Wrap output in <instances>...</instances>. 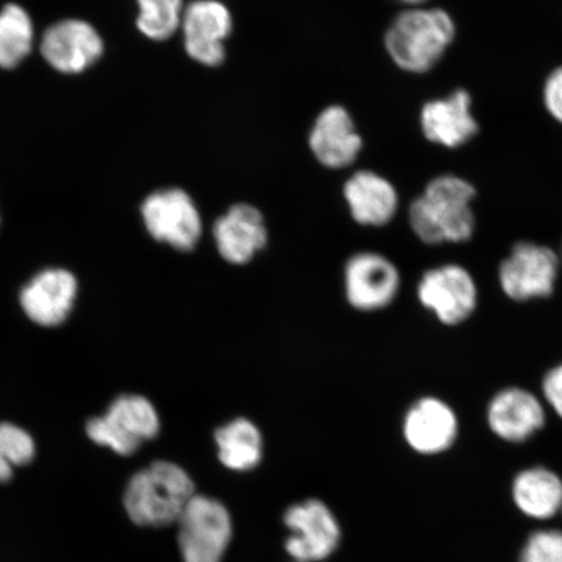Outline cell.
I'll list each match as a JSON object with an SVG mask.
<instances>
[{
    "label": "cell",
    "instance_id": "obj_1",
    "mask_svg": "<svg viewBox=\"0 0 562 562\" xmlns=\"http://www.w3.org/2000/svg\"><path fill=\"white\" fill-rule=\"evenodd\" d=\"M474 188L457 176H440L427 186L411 206V226L426 244L462 243L475 226L472 203Z\"/></svg>",
    "mask_w": 562,
    "mask_h": 562
},
{
    "label": "cell",
    "instance_id": "obj_2",
    "mask_svg": "<svg viewBox=\"0 0 562 562\" xmlns=\"http://www.w3.org/2000/svg\"><path fill=\"white\" fill-rule=\"evenodd\" d=\"M194 495V483L184 469L158 461L132 476L124 507L138 526L165 527L179 522Z\"/></svg>",
    "mask_w": 562,
    "mask_h": 562
},
{
    "label": "cell",
    "instance_id": "obj_3",
    "mask_svg": "<svg viewBox=\"0 0 562 562\" xmlns=\"http://www.w3.org/2000/svg\"><path fill=\"white\" fill-rule=\"evenodd\" d=\"M454 37V25L441 10H413L400 15L386 33L385 46L396 65L411 72L432 68Z\"/></svg>",
    "mask_w": 562,
    "mask_h": 562
},
{
    "label": "cell",
    "instance_id": "obj_4",
    "mask_svg": "<svg viewBox=\"0 0 562 562\" xmlns=\"http://www.w3.org/2000/svg\"><path fill=\"white\" fill-rule=\"evenodd\" d=\"M159 428L158 413L149 400L126 395L116 398L104 417L91 419L87 432L97 445L131 456L143 442L156 438Z\"/></svg>",
    "mask_w": 562,
    "mask_h": 562
},
{
    "label": "cell",
    "instance_id": "obj_5",
    "mask_svg": "<svg viewBox=\"0 0 562 562\" xmlns=\"http://www.w3.org/2000/svg\"><path fill=\"white\" fill-rule=\"evenodd\" d=\"M178 524L184 562H222L232 538V521L221 502L194 495Z\"/></svg>",
    "mask_w": 562,
    "mask_h": 562
},
{
    "label": "cell",
    "instance_id": "obj_6",
    "mask_svg": "<svg viewBox=\"0 0 562 562\" xmlns=\"http://www.w3.org/2000/svg\"><path fill=\"white\" fill-rule=\"evenodd\" d=\"M144 222L157 241L180 251H191L200 243L202 221L194 202L180 189L156 192L144 202Z\"/></svg>",
    "mask_w": 562,
    "mask_h": 562
},
{
    "label": "cell",
    "instance_id": "obj_7",
    "mask_svg": "<svg viewBox=\"0 0 562 562\" xmlns=\"http://www.w3.org/2000/svg\"><path fill=\"white\" fill-rule=\"evenodd\" d=\"M284 524L291 531L285 550L297 562L325 560L340 542L339 524L319 501L293 505L284 515Z\"/></svg>",
    "mask_w": 562,
    "mask_h": 562
},
{
    "label": "cell",
    "instance_id": "obj_8",
    "mask_svg": "<svg viewBox=\"0 0 562 562\" xmlns=\"http://www.w3.org/2000/svg\"><path fill=\"white\" fill-rule=\"evenodd\" d=\"M559 271V258L546 246L519 243L501 266V283L516 301L551 296Z\"/></svg>",
    "mask_w": 562,
    "mask_h": 562
},
{
    "label": "cell",
    "instance_id": "obj_9",
    "mask_svg": "<svg viewBox=\"0 0 562 562\" xmlns=\"http://www.w3.org/2000/svg\"><path fill=\"white\" fill-rule=\"evenodd\" d=\"M418 297L442 323L457 325L474 312L476 288L470 273L460 266H442L427 271L420 279Z\"/></svg>",
    "mask_w": 562,
    "mask_h": 562
},
{
    "label": "cell",
    "instance_id": "obj_10",
    "mask_svg": "<svg viewBox=\"0 0 562 562\" xmlns=\"http://www.w3.org/2000/svg\"><path fill=\"white\" fill-rule=\"evenodd\" d=\"M400 286L398 271L375 252H360L346 266V293L351 306L361 312L381 311L395 300Z\"/></svg>",
    "mask_w": 562,
    "mask_h": 562
},
{
    "label": "cell",
    "instance_id": "obj_11",
    "mask_svg": "<svg viewBox=\"0 0 562 562\" xmlns=\"http://www.w3.org/2000/svg\"><path fill=\"white\" fill-rule=\"evenodd\" d=\"M42 55L63 74H80L100 59L103 44L93 26L80 20H66L48 27Z\"/></svg>",
    "mask_w": 562,
    "mask_h": 562
},
{
    "label": "cell",
    "instance_id": "obj_12",
    "mask_svg": "<svg viewBox=\"0 0 562 562\" xmlns=\"http://www.w3.org/2000/svg\"><path fill=\"white\" fill-rule=\"evenodd\" d=\"M187 53L195 61L213 67L224 60L223 42L232 26L229 11L215 0H199L182 16Z\"/></svg>",
    "mask_w": 562,
    "mask_h": 562
},
{
    "label": "cell",
    "instance_id": "obj_13",
    "mask_svg": "<svg viewBox=\"0 0 562 562\" xmlns=\"http://www.w3.org/2000/svg\"><path fill=\"white\" fill-rule=\"evenodd\" d=\"M213 232L224 261L237 266L250 262L269 238L262 214L245 203L232 206L215 222Z\"/></svg>",
    "mask_w": 562,
    "mask_h": 562
},
{
    "label": "cell",
    "instance_id": "obj_14",
    "mask_svg": "<svg viewBox=\"0 0 562 562\" xmlns=\"http://www.w3.org/2000/svg\"><path fill=\"white\" fill-rule=\"evenodd\" d=\"M77 292L72 273L46 270L35 277L21 292V306L37 325L53 327L65 322Z\"/></svg>",
    "mask_w": 562,
    "mask_h": 562
},
{
    "label": "cell",
    "instance_id": "obj_15",
    "mask_svg": "<svg viewBox=\"0 0 562 562\" xmlns=\"http://www.w3.org/2000/svg\"><path fill=\"white\" fill-rule=\"evenodd\" d=\"M404 434L414 451L424 454L446 451L457 437L454 413L438 398H422L407 412Z\"/></svg>",
    "mask_w": 562,
    "mask_h": 562
},
{
    "label": "cell",
    "instance_id": "obj_16",
    "mask_svg": "<svg viewBox=\"0 0 562 562\" xmlns=\"http://www.w3.org/2000/svg\"><path fill=\"white\" fill-rule=\"evenodd\" d=\"M422 128L432 143L459 147L476 135L472 100L465 90H457L446 100L428 102L422 110Z\"/></svg>",
    "mask_w": 562,
    "mask_h": 562
},
{
    "label": "cell",
    "instance_id": "obj_17",
    "mask_svg": "<svg viewBox=\"0 0 562 562\" xmlns=\"http://www.w3.org/2000/svg\"><path fill=\"white\" fill-rule=\"evenodd\" d=\"M312 150L322 165L341 168L353 164L362 140L346 110L339 105L323 111L311 136Z\"/></svg>",
    "mask_w": 562,
    "mask_h": 562
},
{
    "label": "cell",
    "instance_id": "obj_18",
    "mask_svg": "<svg viewBox=\"0 0 562 562\" xmlns=\"http://www.w3.org/2000/svg\"><path fill=\"white\" fill-rule=\"evenodd\" d=\"M488 422L498 437L508 441H524L536 434L544 424V411L531 393L505 390L492 400Z\"/></svg>",
    "mask_w": 562,
    "mask_h": 562
},
{
    "label": "cell",
    "instance_id": "obj_19",
    "mask_svg": "<svg viewBox=\"0 0 562 562\" xmlns=\"http://www.w3.org/2000/svg\"><path fill=\"white\" fill-rule=\"evenodd\" d=\"M351 216L363 226H384L397 211V194L381 176L362 171L344 189Z\"/></svg>",
    "mask_w": 562,
    "mask_h": 562
},
{
    "label": "cell",
    "instance_id": "obj_20",
    "mask_svg": "<svg viewBox=\"0 0 562 562\" xmlns=\"http://www.w3.org/2000/svg\"><path fill=\"white\" fill-rule=\"evenodd\" d=\"M220 460L235 472H249L262 460V435L251 420L236 418L215 431Z\"/></svg>",
    "mask_w": 562,
    "mask_h": 562
},
{
    "label": "cell",
    "instance_id": "obj_21",
    "mask_svg": "<svg viewBox=\"0 0 562 562\" xmlns=\"http://www.w3.org/2000/svg\"><path fill=\"white\" fill-rule=\"evenodd\" d=\"M518 508L527 516L546 519L560 510L562 483L550 470L531 469L519 474L513 486Z\"/></svg>",
    "mask_w": 562,
    "mask_h": 562
},
{
    "label": "cell",
    "instance_id": "obj_22",
    "mask_svg": "<svg viewBox=\"0 0 562 562\" xmlns=\"http://www.w3.org/2000/svg\"><path fill=\"white\" fill-rule=\"evenodd\" d=\"M33 44V24L30 15L16 4L0 12V67L11 69L20 65Z\"/></svg>",
    "mask_w": 562,
    "mask_h": 562
},
{
    "label": "cell",
    "instance_id": "obj_23",
    "mask_svg": "<svg viewBox=\"0 0 562 562\" xmlns=\"http://www.w3.org/2000/svg\"><path fill=\"white\" fill-rule=\"evenodd\" d=\"M138 27L147 37L170 38L181 24L182 0H138Z\"/></svg>",
    "mask_w": 562,
    "mask_h": 562
},
{
    "label": "cell",
    "instance_id": "obj_24",
    "mask_svg": "<svg viewBox=\"0 0 562 562\" xmlns=\"http://www.w3.org/2000/svg\"><path fill=\"white\" fill-rule=\"evenodd\" d=\"M35 454L30 434L11 424H0V483L9 482L13 470L32 462Z\"/></svg>",
    "mask_w": 562,
    "mask_h": 562
},
{
    "label": "cell",
    "instance_id": "obj_25",
    "mask_svg": "<svg viewBox=\"0 0 562 562\" xmlns=\"http://www.w3.org/2000/svg\"><path fill=\"white\" fill-rule=\"evenodd\" d=\"M521 562H562V532L533 533L525 547Z\"/></svg>",
    "mask_w": 562,
    "mask_h": 562
},
{
    "label": "cell",
    "instance_id": "obj_26",
    "mask_svg": "<svg viewBox=\"0 0 562 562\" xmlns=\"http://www.w3.org/2000/svg\"><path fill=\"white\" fill-rule=\"evenodd\" d=\"M544 101L548 111L562 123V67L554 70L546 82Z\"/></svg>",
    "mask_w": 562,
    "mask_h": 562
},
{
    "label": "cell",
    "instance_id": "obj_27",
    "mask_svg": "<svg viewBox=\"0 0 562 562\" xmlns=\"http://www.w3.org/2000/svg\"><path fill=\"white\" fill-rule=\"evenodd\" d=\"M544 396L562 418V364L548 372L543 382Z\"/></svg>",
    "mask_w": 562,
    "mask_h": 562
},
{
    "label": "cell",
    "instance_id": "obj_28",
    "mask_svg": "<svg viewBox=\"0 0 562 562\" xmlns=\"http://www.w3.org/2000/svg\"><path fill=\"white\" fill-rule=\"evenodd\" d=\"M403 2L409 3V4H418V3L424 2V0H403Z\"/></svg>",
    "mask_w": 562,
    "mask_h": 562
},
{
    "label": "cell",
    "instance_id": "obj_29",
    "mask_svg": "<svg viewBox=\"0 0 562 562\" xmlns=\"http://www.w3.org/2000/svg\"><path fill=\"white\" fill-rule=\"evenodd\" d=\"M561 508H562V505H561Z\"/></svg>",
    "mask_w": 562,
    "mask_h": 562
}]
</instances>
